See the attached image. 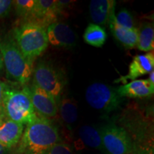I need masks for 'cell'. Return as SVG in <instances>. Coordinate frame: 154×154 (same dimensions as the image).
Listing matches in <instances>:
<instances>
[{
  "label": "cell",
  "instance_id": "obj_1",
  "mask_svg": "<svg viewBox=\"0 0 154 154\" xmlns=\"http://www.w3.org/2000/svg\"><path fill=\"white\" fill-rule=\"evenodd\" d=\"M59 142L61 138L57 126L49 119L37 115L26 125L18 152L21 154H43Z\"/></svg>",
  "mask_w": 154,
  "mask_h": 154
},
{
  "label": "cell",
  "instance_id": "obj_2",
  "mask_svg": "<svg viewBox=\"0 0 154 154\" xmlns=\"http://www.w3.org/2000/svg\"><path fill=\"white\" fill-rule=\"evenodd\" d=\"M13 39L22 54L32 61L43 54L49 44L47 28L32 22H24L17 26Z\"/></svg>",
  "mask_w": 154,
  "mask_h": 154
},
{
  "label": "cell",
  "instance_id": "obj_3",
  "mask_svg": "<svg viewBox=\"0 0 154 154\" xmlns=\"http://www.w3.org/2000/svg\"><path fill=\"white\" fill-rule=\"evenodd\" d=\"M2 110L6 118L23 125L31 122L37 116L31 101L29 88H14L8 86L5 92Z\"/></svg>",
  "mask_w": 154,
  "mask_h": 154
},
{
  "label": "cell",
  "instance_id": "obj_4",
  "mask_svg": "<svg viewBox=\"0 0 154 154\" xmlns=\"http://www.w3.org/2000/svg\"><path fill=\"white\" fill-rule=\"evenodd\" d=\"M0 49L7 77L22 85L29 82L33 74V61L22 54L14 39L9 37L0 41Z\"/></svg>",
  "mask_w": 154,
  "mask_h": 154
},
{
  "label": "cell",
  "instance_id": "obj_5",
  "mask_svg": "<svg viewBox=\"0 0 154 154\" xmlns=\"http://www.w3.org/2000/svg\"><path fill=\"white\" fill-rule=\"evenodd\" d=\"M85 98L90 106L105 113L117 110L124 100L117 93L116 88L99 82L88 86Z\"/></svg>",
  "mask_w": 154,
  "mask_h": 154
},
{
  "label": "cell",
  "instance_id": "obj_6",
  "mask_svg": "<svg viewBox=\"0 0 154 154\" xmlns=\"http://www.w3.org/2000/svg\"><path fill=\"white\" fill-rule=\"evenodd\" d=\"M33 84L51 94L58 103L64 88L61 73L49 62L40 61L33 70Z\"/></svg>",
  "mask_w": 154,
  "mask_h": 154
},
{
  "label": "cell",
  "instance_id": "obj_7",
  "mask_svg": "<svg viewBox=\"0 0 154 154\" xmlns=\"http://www.w3.org/2000/svg\"><path fill=\"white\" fill-rule=\"evenodd\" d=\"M100 132L106 154H135L134 143L124 128L109 124L102 127Z\"/></svg>",
  "mask_w": 154,
  "mask_h": 154
},
{
  "label": "cell",
  "instance_id": "obj_8",
  "mask_svg": "<svg viewBox=\"0 0 154 154\" xmlns=\"http://www.w3.org/2000/svg\"><path fill=\"white\" fill-rule=\"evenodd\" d=\"M29 88L31 101L36 114L49 120L57 116L58 103L54 98L34 84Z\"/></svg>",
  "mask_w": 154,
  "mask_h": 154
},
{
  "label": "cell",
  "instance_id": "obj_9",
  "mask_svg": "<svg viewBox=\"0 0 154 154\" xmlns=\"http://www.w3.org/2000/svg\"><path fill=\"white\" fill-rule=\"evenodd\" d=\"M48 43L57 47L72 48L76 44V34L68 24L54 22L47 27Z\"/></svg>",
  "mask_w": 154,
  "mask_h": 154
},
{
  "label": "cell",
  "instance_id": "obj_10",
  "mask_svg": "<svg viewBox=\"0 0 154 154\" xmlns=\"http://www.w3.org/2000/svg\"><path fill=\"white\" fill-rule=\"evenodd\" d=\"M59 16L58 12L57 0H35L32 15L27 21L38 24L47 28L56 22Z\"/></svg>",
  "mask_w": 154,
  "mask_h": 154
},
{
  "label": "cell",
  "instance_id": "obj_11",
  "mask_svg": "<svg viewBox=\"0 0 154 154\" xmlns=\"http://www.w3.org/2000/svg\"><path fill=\"white\" fill-rule=\"evenodd\" d=\"M154 68V53L150 51L146 54L136 55L134 57L128 68V73L126 76H121L115 80V83L126 84L129 80H136L138 77L150 74Z\"/></svg>",
  "mask_w": 154,
  "mask_h": 154
},
{
  "label": "cell",
  "instance_id": "obj_12",
  "mask_svg": "<svg viewBox=\"0 0 154 154\" xmlns=\"http://www.w3.org/2000/svg\"><path fill=\"white\" fill-rule=\"evenodd\" d=\"M116 1L114 0H92L89 5V12L94 24L99 26L109 25L114 16Z\"/></svg>",
  "mask_w": 154,
  "mask_h": 154
},
{
  "label": "cell",
  "instance_id": "obj_13",
  "mask_svg": "<svg viewBox=\"0 0 154 154\" xmlns=\"http://www.w3.org/2000/svg\"><path fill=\"white\" fill-rule=\"evenodd\" d=\"M117 93L121 97H128L132 99H144L153 96L154 85L149 79L134 80L124 85L116 88Z\"/></svg>",
  "mask_w": 154,
  "mask_h": 154
},
{
  "label": "cell",
  "instance_id": "obj_14",
  "mask_svg": "<svg viewBox=\"0 0 154 154\" xmlns=\"http://www.w3.org/2000/svg\"><path fill=\"white\" fill-rule=\"evenodd\" d=\"M24 125L6 119L0 126V143L10 149L19 143L24 132Z\"/></svg>",
  "mask_w": 154,
  "mask_h": 154
},
{
  "label": "cell",
  "instance_id": "obj_15",
  "mask_svg": "<svg viewBox=\"0 0 154 154\" xmlns=\"http://www.w3.org/2000/svg\"><path fill=\"white\" fill-rule=\"evenodd\" d=\"M109 28L117 41L126 49H133L136 47L138 36V29H126L121 26L116 20V14L109 23Z\"/></svg>",
  "mask_w": 154,
  "mask_h": 154
},
{
  "label": "cell",
  "instance_id": "obj_16",
  "mask_svg": "<svg viewBox=\"0 0 154 154\" xmlns=\"http://www.w3.org/2000/svg\"><path fill=\"white\" fill-rule=\"evenodd\" d=\"M58 112L64 124L70 126L76 122L78 119L77 103L72 98L63 96L58 102Z\"/></svg>",
  "mask_w": 154,
  "mask_h": 154
},
{
  "label": "cell",
  "instance_id": "obj_17",
  "mask_svg": "<svg viewBox=\"0 0 154 154\" xmlns=\"http://www.w3.org/2000/svg\"><path fill=\"white\" fill-rule=\"evenodd\" d=\"M140 51H153L154 49V29L153 24L144 22L138 29V42L136 44Z\"/></svg>",
  "mask_w": 154,
  "mask_h": 154
},
{
  "label": "cell",
  "instance_id": "obj_18",
  "mask_svg": "<svg viewBox=\"0 0 154 154\" xmlns=\"http://www.w3.org/2000/svg\"><path fill=\"white\" fill-rule=\"evenodd\" d=\"M83 37L88 45L94 47H101L106 41L107 34L104 28L94 23H90L86 28Z\"/></svg>",
  "mask_w": 154,
  "mask_h": 154
},
{
  "label": "cell",
  "instance_id": "obj_19",
  "mask_svg": "<svg viewBox=\"0 0 154 154\" xmlns=\"http://www.w3.org/2000/svg\"><path fill=\"white\" fill-rule=\"evenodd\" d=\"M79 137L84 145L92 149L103 150L100 129L91 126H82L79 129Z\"/></svg>",
  "mask_w": 154,
  "mask_h": 154
},
{
  "label": "cell",
  "instance_id": "obj_20",
  "mask_svg": "<svg viewBox=\"0 0 154 154\" xmlns=\"http://www.w3.org/2000/svg\"><path fill=\"white\" fill-rule=\"evenodd\" d=\"M35 0H17L14 1L15 10L18 16L27 21L33 11Z\"/></svg>",
  "mask_w": 154,
  "mask_h": 154
},
{
  "label": "cell",
  "instance_id": "obj_21",
  "mask_svg": "<svg viewBox=\"0 0 154 154\" xmlns=\"http://www.w3.org/2000/svg\"><path fill=\"white\" fill-rule=\"evenodd\" d=\"M116 20L119 24L126 29H133L136 28L135 26L132 14L126 8H122L119 11L118 14H116Z\"/></svg>",
  "mask_w": 154,
  "mask_h": 154
},
{
  "label": "cell",
  "instance_id": "obj_22",
  "mask_svg": "<svg viewBox=\"0 0 154 154\" xmlns=\"http://www.w3.org/2000/svg\"><path fill=\"white\" fill-rule=\"evenodd\" d=\"M43 154H74V153L69 144L59 142L49 148Z\"/></svg>",
  "mask_w": 154,
  "mask_h": 154
},
{
  "label": "cell",
  "instance_id": "obj_23",
  "mask_svg": "<svg viewBox=\"0 0 154 154\" xmlns=\"http://www.w3.org/2000/svg\"><path fill=\"white\" fill-rule=\"evenodd\" d=\"M14 1L0 0V18L7 17L10 12Z\"/></svg>",
  "mask_w": 154,
  "mask_h": 154
},
{
  "label": "cell",
  "instance_id": "obj_24",
  "mask_svg": "<svg viewBox=\"0 0 154 154\" xmlns=\"http://www.w3.org/2000/svg\"><path fill=\"white\" fill-rule=\"evenodd\" d=\"M7 85L5 82H2L0 81V109H2V102L4 99V95H5V92L7 89Z\"/></svg>",
  "mask_w": 154,
  "mask_h": 154
},
{
  "label": "cell",
  "instance_id": "obj_25",
  "mask_svg": "<svg viewBox=\"0 0 154 154\" xmlns=\"http://www.w3.org/2000/svg\"><path fill=\"white\" fill-rule=\"evenodd\" d=\"M6 118L5 113H4V111L2 110V109H0V126H2V124H3V122L5 121Z\"/></svg>",
  "mask_w": 154,
  "mask_h": 154
},
{
  "label": "cell",
  "instance_id": "obj_26",
  "mask_svg": "<svg viewBox=\"0 0 154 154\" xmlns=\"http://www.w3.org/2000/svg\"><path fill=\"white\" fill-rule=\"evenodd\" d=\"M149 81L152 84L154 85V71H152V72L149 74Z\"/></svg>",
  "mask_w": 154,
  "mask_h": 154
},
{
  "label": "cell",
  "instance_id": "obj_27",
  "mask_svg": "<svg viewBox=\"0 0 154 154\" xmlns=\"http://www.w3.org/2000/svg\"><path fill=\"white\" fill-rule=\"evenodd\" d=\"M7 151H8V149H6L5 147H4V146L0 143V154H7Z\"/></svg>",
  "mask_w": 154,
  "mask_h": 154
},
{
  "label": "cell",
  "instance_id": "obj_28",
  "mask_svg": "<svg viewBox=\"0 0 154 154\" xmlns=\"http://www.w3.org/2000/svg\"><path fill=\"white\" fill-rule=\"evenodd\" d=\"M4 66L3 64V58H2V54L1 49H0V71L2 70Z\"/></svg>",
  "mask_w": 154,
  "mask_h": 154
}]
</instances>
